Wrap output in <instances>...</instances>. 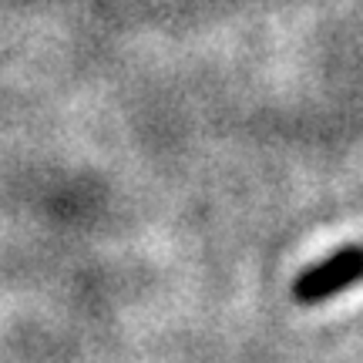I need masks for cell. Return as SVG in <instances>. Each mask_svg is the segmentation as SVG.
Wrapping results in <instances>:
<instances>
[{
  "mask_svg": "<svg viewBox=\"0 0 363 363\" xmlns=\"http://www.w3.org/2000/svg\"><path fill=\"white\" fill-rule=\"evenodd\" d=\"M357 283H363V246L360 242L337 249L326 259L310 262L293 279L289 293H293L296 306H323L330 299H337L340 293L353 289Z\"/></svg>",
  "mask_w": 363,
  "mask_h": 363,
  "instance_id": "obj_1",
  "label": "cell"
}]
</instances>
